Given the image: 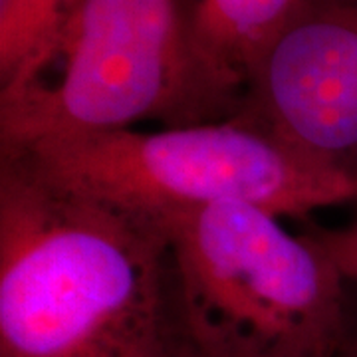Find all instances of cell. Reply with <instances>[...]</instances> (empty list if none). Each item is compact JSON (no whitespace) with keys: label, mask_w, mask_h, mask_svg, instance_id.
<instances>
[{"label":"cell","mask_w":357,"mask_h":357,"mask_svg":"<svg viewBox=\"0 0 357 357\" xmlns=\"http://www.w3.org/2000/svg\"><path fill=\"white\" fill-rule=\"evenodd\" d=\"M185 344L203 357H332L351 324L345 280L310 234L246 203L161 217Z\"/></svg>","instance_id":"obj_3"},{"label":"cell","mask_w":357,"mask_h":357,"mask_svg":"<svg viewBox=\"0 0 357 357\" xmlns=\"http://www.w3.org/2000/svg\"><path fill=\"white\" fill-rule=\"evenodd\" d=\"M13 151L52 183L161 218L220 203L278 217L357 199V181L292 149L241 115L161 131L114 129L50 137Z\"/></svg>","instance_id":"obj_4"},{"label":"cell","mask_w":357,"mask_h":357,"mask_svg":"<svg viewBox=\"0 0 357 357\" xmlns=\"http://www.w3.org/2000/svg\"><path fill=\"white\" fill-rule=\"evenodd\" d=\"M79 0H0V86L58 32Z\"/></svg>","instance_id":"obj_7"},{"label":"cell","mask_w":357,"mask_h":357,"mask_svg":"<svg viewBox=\"0 0 357 357\" xmlns=\"http://www.w3.org/2000/svg\"><path fill=\"white\" fill-rule=\"evenodd\" d=\"M195 0H79L58 32L0 86V149L96 131L218 121L238 100L192 38Z\"/></svg>","instance_id":"obj_2"},{"label":"cell","mask_w":357,"mask_h":357,"mask_svg":"<svg viewBox=\"0 0 357 357\" xmlns=\"http://www.w3.org/2000/svg\"><path fill=\"white\" fill-rule=\"evenodd\" d=\"M314 236L328 250L349 284H357V222L344 229H318Z\"/></svg>","instance_id":"obj_8"},{"label":"cell","mask_w":357,"mask_h":357,"mask_svg":"<svg viewBox=\"0 0 357 357\" xmlns=\"http://www.w3.org/2000/svg\"><path fill=\"white\" fill-rule=\"evenodd\" d=\"M234 115L357 181V0H296Z\"/></svg>","instance_id":"obj_5"},{"label":"cell","mask_w":357,"mask_h":357,"mask_svg":"<svg viewBox=\"0 0 357 357\" xmlns=\"http://www.w3.org/2000/svg\"><path fill=\"white\" fill-rule=\"evenodd\" d=\"M177 357H203V356H199L197 351H192L191 347L185 344L183 347H181V351L177 354Z\"/></svg>","instance_id":"obj_10"},{"label":"cell","mask_w":357,"mask_h":357,"mask_svg":"<svg viewBox=\"0 0 357 357\" xmlns=\"http://www.w3.org/2000/svg\"><path fill=\"white\" fill-rule=\"evenodd\" d=\"M183 345L161 218L0 151V357H177Z\"/></svg>","instance_id":"obj_1"},{"label":"cell","mask_w":357,"mask_h":357,"mask_svg":"<svg viewBox=\"0 0 357 357\" xmlns=\"http://www.w3.org/2000/svg\"><path fill=\"white\" fill-rule=\"evenodd\" d=\"M332 357H357V324L354 319L347 328V333L342 340V344L337 345Z\"/></svg>","instance_id":"obj_9"},{"label":"cell","mask_w":357,"mask_h":357,"mask_svg":"<svg viewBox=\"0 0 357 357\" xmlns=\"http://www.w3.org/2000/svg\"><path fill=\"white\" fill-rule=\"evenodd\" d=\"M296 0H195L192 38L208 72L238 103L258 54Z\"/></svg>","instance_id":"obj_6"}]
</instances>
